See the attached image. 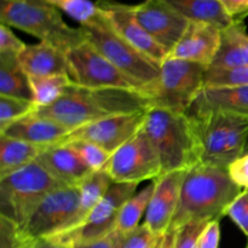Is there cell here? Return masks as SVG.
<instances>
[{"label":"cell","mask_w":248,"mask_h":248,"mask_svg":"<svg viewBox=\"0 0 248 248\" xmlns=\"http://www.w3.org/2000/svg\"><path fill=\"white\" fill-rule=\"evenodd\" d=\"M113 183V179L108 176V173L104 171H98L93 172L91 176L87 177L82 183L78 186L80 191V207L75 228L79 227L84 222L89 213L104 198Z\"/></svg>","instance_id":"484cf974"},{"label":"cell","mask_w":248,"mask_h":248,"mask_svg":"<svg viewBox=\"0 0 248 248\" xmlns=\"http://www.w3.org/2000/svg\"><path fill=\"white\" fill-rule=\"evenodd\" d=\"M103 171L114 183L154 181L161 176V162L143 127L109 157Z\"/></svg>","instance_id":"30bf717a"},{"label":"cell","mask_w":248,"mask_h":248,"mask_svg":"<svg viewBox=\"0 0 248 248\" xmlns=\"http://www.w3.org/2000/svg\"><path fill=\"white\" fill-rule=\"evenodd\" d=\"M45 148L0 135V178L10 176L36 161Z\"/></svg>","instance_id":"cb8c5ba5"},{"label":"cell","mask_w":248,"mask_h":248,"mask_svg":"<svg viewBox=\"0 0 248 248\" xmlns=\"http://www.w3.org/2000/svg\"><path fill=\"white\" fill-rule=\"evenodd\" d=\"M227 216L248 237V189H244L229 206Z\"/></svg>","instance_id":"8d00e7d4"},{"label":"cell","mask_w":248,"mask_h":248,"mask_svg":"<svg viewBox=\"0 0 248 248\" xmlns=\"http://www.w3.org/2000/svg\"><path fill=\"white\" fill-rule=\"evenodd\" d=\"M33 240L16 223L0 216V248H27Z\"/></svg>","instance_id":"836d02e7"},{"label":"cell","mask_w":248,"mask_h":248,"mask_svg":"<svg viewBox=\"0 0 248 248\" xmlns=\"http://www.w3.org/2000/svg\"><path fill=\"white\" fill-rule=\"evenodd\" d=\"M45 1L57 7L60 11L65 12L68 16L79 22L80 26L93 18L98 12L96 2L90 0H45Z\"/></svg>","instance_id":"4dcf8cb0"},{"label":"cell","mask_w":248,"mask_h":248,"mask_svg":"<svg viewBox=\"0 0 248 248\" xmlns=\"http://www.w3.org/2000/svg\"><path fill=\"white\" fill-rule=\"evenodd\" d=\"M70 131L36 113L22 118L0 130V135L24 140L41 148L61 144Z\"/></svg>","instance_id":"ffe728a7"},{"label":"cell","mask_w":248,"mask_h":248,"mask_svg":"<svg viewBox=\"0 0 248 248\" xmlns=\"http://www.w3.org/2000/svg\"><path fill=\"white\" fill-rule=\"evenodd\" d=\"M0 23L26 31L65 53L86 41L81 27L68 26L60 10L45 1L0 0Z\"/></svg>","instance_id":"277c9868"},{"label":"cell","mask_w":248,"mask_h":248,"mask_svg":"<svg viewBox=\"0 0 248 248\" xmlns=\"http://www.w3.org/2000/svg\"><path fill=\"white\" fill-rule=\"evenodd\" d=\"M248 67V33L244 21H235L222 31L217 56L210 68L237 69Z\"/></svg>","instance_id":"7402d4cb"},{"label":"cell","mask_w":248,"mask_h":248,"mask_svg":"<svg viewBox=\"0 0 248 248\" xmlns=\"http://www.w3.org/2000/svg\"><path fill=\"white\" fill-rule=\"evenodd\" d=\"M172 244H173V234L166 232V234L160 237L156 246L154 248H172Z\"/></svg>","instance_id":"7bdbcfd3"},{"label":"cell","mask_w":248,"mask_h":248,"mask_svg":"<svg viewBox=\"0 0 248 248\" xmlns=\"http://www.w3.org/2000/svg\"><path fill=\"white\" fill-rule=\"evenodd\" d=\"M70 78L75 84L91 89H124L145 93L89 41L67 52ZM147 94V93H145Z\"/></svg>","instance_id":"7c38bea8"},{"label":"cell","mask_w":248,"mask_h":248,"mask_svg":"<svg viewBox=\"0 0 248 248\" xmlns=\"http://www.w3.org/2000/svg\"><path fill=\"white\" fill-rule=\"evenodd\" d=\"M80 207L78 186H60L51 191L34 211L23 232L31 239H50L70 232L77 225Z\"/></svg>","instance_id":"8fae6325"},{"label":"cell","mask_w":248,"mask_h":248,"mask_svg":"<svg viewBox=\"0 0 248 248\" xmlns=\"http://www.w3.org/2000/svg\"><path fill=\"white\" fill-rule=\"evenodd\" d=\"M186 171L164 173L154 183V191L145 213L144 224L157 236L169 232L181 198L182 183Z\"/></svg>","instance_id":"2e32d148"},{"label":"cell","mask_w":248,"mask_h":248,"mask_svg":"<svg viewBox=\"0 0 248 248\" xmlns=\"http://www.w3.org/2000/svg\"><path fill=\"white\" fill-rule=\"evenodd\" d=\"M147 110L114 115L93 121L68 133L62 143L84 140L93 143L103 148L109 154H113L143 127Z\"/></svg>","instance_id":"4fadbf2b"},{"label":"cell","mask_w":248,"mask_h":248,"mask_svg":"<svg viewBox=\"0 0 248 248\" xmlns=\"http://www.w3.org/2000/svg\"><path fill=\"white\" fill-rule=\"evenodd\" d=\"M207 69L199 63L167 57L160 65V79L150 94L152 107L188 114L205 87Z\"/></svg>","instance_id":"ba28073f"},{"label":"cell","mask_w":248,"mask_h":248,"mask_svg":"<svg viewBox=\"0 0 248 248\" xmlns=\"http://www.w3.org/2000/svg\"><path fill=\"white\" fill-rule=\"evenodd\" d=\"M223 7L235 21H244L248 16V0H219Z\"/></svg>","instance_id":"ab89813d"},{"label":"cell","mask_w":248,"mask_h":248,"mask_svg":"<svg viewBox=\"0 0 248 248\" xmlns=\"http://www.w3.org/2000/svg\"><path fill=\"white\" fill-rule=\"evenodd\" d=\"M113 237L115 248H154L161 236L155 235L143 223L132 232L126 234L114 232Z\"/></svg>","instance_id":"f546056e"},{"label":"cell","mask_w":248,"mask_h":248,"mask_svg":"<svg viewBox=\"0 0 248 248\" xmlns=\"http://www.w3.org/2000/svg\"><path fill=\"white\" fill-rule=\"evenodd\" d=\"M74 248H115V244H114L113 234H110L106 239L98 240V241L91 242V244L87 245H81V246H77Z\"/></svg>","instance_id":"b9f144b4"},{"label":"cell","mask_w":248,"mask_h":248,"mask_svg":"<svg viewBox=\"0 0 248 248\" xmlns=\"http://www.w3.org/2000/svg\"><path fill=\"white\" fill-rule=\"evenodd\" d=\"M248 85V67L237 69L208 68L205 77V86H232Z\"/></svg>","instance_id":"d6a6232c"},{"label":"cell","mask_w":248,"mask_h":248,"mask_svg":"<svg viewBox=\"0 0 248 248\" xmlns=\"http://www.w3.org/2000/svg\"><path fill=\"white\" fill-rule=\"evenodd\" d=\"M152 107L148 94L124 89H91L74 81L58 101L35 111L72 132L81 126L114 115L147 110Z\"/></svg>","instance_id":"6da1fadb"},{"label":"cell","mask_w":248,"mask_h":248,"mask_svg":"<svg viewBox=\"0 0 248 248\" xmlns=\"http://www.w3.org/2000/svg\"><path fill=\"white\" fill-rule=\"evenodd\" d=\"M38 107L34 102L27 99L0 96V130L22 118L34 114Z\"/></svg>","instance_id":"f1b7e54d"},{"label":"cell","mask_w":248,"mask_h":248,"mask_svg":"<svg viewBox=\"0 0 248 248\" xmlns=\"http://www.w3.org/2000/svg\"><path fill=\"white\" fill-rule=\"evenodd\" d=\"M242 190L230 178L228 169L195 165L184 176L178 208L169 232L189 222L220 220Z\"/></svg>","instance_id":"7a4b0ae2"},{"label":"cell","mask_w":248,"mask_h":248,"mask_svg":"<svg viewBox=\"0 0 248 248\" xmlns=\"http://www.w3.org/2000/svg\"><path fill=\"white\" fill-rule=\"evenodd\" d=\"M207 223L208 222H200V220L189 222L172 232L173 234L172 248H198L200 235Z\"/></svg>","instance_id":"e575fe53"},{"label":"cell","mask_w":248,"mask_h":248,"mask_svg":"<svg viewBox=\"0 0 248 248\" xmlns=\"http://www.w3.org/2000/svg\"><path fill=\"white\" fill-rule=\"evenodd\" d=\"M143 28L170 55L186 31L189 21L165 0H144L132 5Z\"/></svg>","instance_id":"5bb4252c"},{"label":"cell","mask_w":248,"mask_h":248,"mask_svg":"<svg viewBox=\"0 0 248 248\" xmlns=\"http://www.w3.org/2000/svg\"><path fill=\"white\" fill-rule=\"evenodd\" d=\"M31 1H39V2H44L45 0H31ZM46 2V1H45Z\"/></svg>","instance_id":"f6af8a7d"},{"label":"cell","mask_w":248,"mask_h":248,"mask_svg":"<svg viewBox=\"0 0 248 248\" xmlns=\"http://www.w3.org/2000/svg\"><path fill=\"white\" fill-rule=\"evenodd\" d=\"M63 186L36 161L0 178V216L22 230L34 211L52 190Z\"/></svg>","instance_id":"52a82bcc"},{"label":"cell","mask_w":248,"mask_h":248,"mask_svg":"<svg viewBox=\"0 0 248 248\" xmlns=\"http://www.w3.org/2000/svg\"><path fill=\"white\" fill-rule=\"evenodd\" d=\"M246 153H248V138H247V143H246V147H245V153H244V154H246Z\"/></svg>","instance_id":"ee69618b"},{"label":"cell","mask_w":248,"mask_h":248,"mask_svg":"<svg viewBox=\"0 0 248 248\" xmlns=\"http://www.w3.org/2000/svg\"><path fill=\"white\" fill-rule=\"evenodd\" d=\"M246 248H248V245H247V247H246Z\"/></svg>","instance_id":"bcb514c9"},{"label":"cell","mask_w":248,"mask_h":248,"mask_svg":"<svg viewBox=\"0 0 248 248\" xmlns=\"http://www.w3.org/2000/svg\"><path fill=\"white\" fill-rule=\"evenodd\" d=\"M0 96L34 102L31 79L18 61H0Z\"/></svg>","instance_id":"d4e9b609"},{"label":"cell","mask_w":248,"mask_h":248,"mask_svg":"<svg viewBox=\"0 0 248 248\" xmlns=\"http://www.w3.org/2000/svg\"><path fill=\"white\" fill-rule=\"evenodd\" d=\"M96 5L107 17L114 31L147 57L160 65L169 57L167 51L148 34L136 18L132 5L123 4L115 0H98Z\"/></svg>","instance_id":"9a60e30c"},{"label":"cell","mask_w":248,"mask_h":248,"mask_svg":"<svg viewBox=\"0 0 248 248\" xmlns=\"http://www.w3.org/2000/svg\"><path fill=\"white\" fill-rule=\"evenodd\" d=\"M137 186V183H113L104 198L79 227L51 239L74 248L108 237L116 230L121 208L135 195Z\"/></svg>","instance_id":"9c48e42d"},{"label":"cell","mask_w":248,"mask_h":248,"mask_svg":"<svg viewBox=\"0 0 248 248\" xmlns=\"http://www.w3.org/2000/svg\"><path fill=\"white\" fill-rule=\"evenodd\" d=\"M26 44L19 40L10 27L0 24V61H18Z\"/></svg>","instance_id":"d590c367"},{"label":"cell","mask_w":248,"mask_h":248,"mask_svg":"<svg viewBox=\"0 0 248 248\" xmlns=\"http://www.w3.org/2000/svg\"><path fill=\"white\" fill-rule=\"evenodd\" d=\"M143 130L159 155L161 174L188 171L200 164L198 140L188 114L152 107L147 110Z\"/></svg>","instance_id":"3957f363"},{"label":"cell","mask_w":248,"mask_h":248,"mask_svg":"<svg viewBox=\"0 0 248 248\" xmlns=\"http://www.w3.org/2000/svg\"><path fill=\"white\" fill-rule=\"evenodd\" d=\"M36 162L58 183L65 186H78L93 173L81 156L67 143L45 148Z\"/></svg>","instance_id":"ac0fdd59"},{"label":"cell","mask_w":248,"mask_h":248,"mask_svg":"<svg viewBox=\"0 0 248 248\" xmlns=\"http://www.w3.org/2000/svg\"><path fill=\"white\" fill-rule=\"evenodd\" d=\"M65 143L69 144L81 156L85 164L93 172L103 171L104 166L107 165L111 155L108 152H106L103 148L98 147L93 143L84 142V140H72V142Z\"/></svg>","instance_id":"1f68e13d"},{"label":"cell","mask_w":248,"mask_h":248,"mask_svg":"<svg viewBox=\"0 0 248 248\" xmlns=\"http://www.w3.org/2000/svg\"><path fill=\"white\" fill-rule=\"evenodd\" d=\"M230 178L241 189H248V153L241 155L228 167Z\"/></svg>","instance_id":"74e56055"},{"label":"cell","mask_w":248,"mask_h":248,"mask_svg":"<svg viewBox=\"0 0 248 248\" xmlns=\"http://www.w3.org/2000/svg\"><path fill=\"white\" fill-rule=\"evenodd\" d=\"M153 191H154V183L149 184L140 193L135 194L128 199L127 202L123 206L120 211L115 232H120V234H126V232H132L133 229L140 227V222L143 215L147 213Z\"/></svg>","instance_id":"4316f807"},{"label":"cell","mask_w":248,"mask_h":248,"mask_svg":"<svg viewBox=\"0 0 248 248\" xmlns=\"http://www.w3.org/2000/svg\"><path fill=\"white\" fill-rule=\"evenodd\" d=\"M193 121L200 164L228 169L244 155L248 138V118L223 113L189 115Z\"/></svg>","instance_id":"8992f818"},{"label":"cell","mask_w":248,"mask_h":248,"mask_svg":"<svg viewBox=\"0 0 248 248\" xmlns=\"http://www.w3.org/2000/svg\"><path fill=\"white\" fill-rule=\"evenodd\" d=\"M33 90L34 103L38 109L46 108L61 98L63 92L73 82L69 75H52V77L29 78Z\"/></svg>","instance_id":"83f0119b"},{"label":"cell","mask_w":248,"mask_h":248,"mask_svg":"<svg viewBox=\"0 0 248 248\" xmlns=\"http://www.w3.org/2000/svg\"><path fill=\"white\" fill-rule=\"evenodd\" d=\"M220 240L219 220H211L207 223L199 239L198 248H218Z\"/></svg>","instance_id":"f35d334b"},{"label":"cell","mask_w":248,"mask_h":248,"mask_svg":"<svg viewBox=\"0 0 248 248\" xmlns=\"http://www.w3.org/2000/svg\"><path fill=\"white\" fill-rule=\"evenodd\" d=\"M80 27L86 40L126 77L133 80L150 98L160 79L159 63L121 38L99 9L93 18Z\"/></svg>","instance_id":"5b68a950"},{"label":"cell","mask_w":248,"mask_h":248,"mask_svg":"<svg viewBox=\"0 0 248 248\" xmlns=\"http://www.w3.org/2000/svg\"><path fill=\"white\" fill-rule=\"evenodd\" d=\"M222 31L205 22H189L169 57L199 63L210 68L217 56Z\"/></svg>","instance_id":"e0dca14e"},{"label":"cell","mask_w":248,"mask_h":248,"mask_svg":"<svg viewBox=\"0 0 248 248\" xmlns=\"http://www.w3.org/2000/svg\"><path fill=\"white\" fill-rule=\"evenodd\" d=\"M18 63L29 78L69 75L67 53L47 43L26 45L18 57Z\"/></svg>","instance_id":"44dd1931"},{"label":"cell","mask_w":248,"mask_h":248,"mask_svg":"<svg viewBox=\"0 0 248 248\" xmlns=\"http://www.w3.org/2000/svg\"><path fill=\"white\" fill-rule=\"evenodd\" d=\"M211 111H223L248 118V85L203 87L188 115Z\"/></svg>","instance_id":"d6986e66"},{"label":"cell","mask_w":248,"mask_h":248,"mask_svg":"<svg viewBox=\"0 0 248 248\" xmlns=\"http://www.w3.org/2000/svg\"><path fill=\"white\" fill-rule=\"evenodd\" d=\"M189 22H205L220 31L232 26L234 18L228 15L219 0H165Z\"/></svg>","instance_id":"603a6c76"},{"label":"cell","mask_w":248,"mask_h":248,"mask_svg":"<svg viewBox=\"0 0 248 248\" xmlns=\"http://www.w3.org/2000/svg\"><path fill=\"white\" fill-rule=\"evenodd\" d=\"M27 248H73L55 239H38L33 240Z\"/></svg>","instance_id":"60d3db41"}]
</instances>
